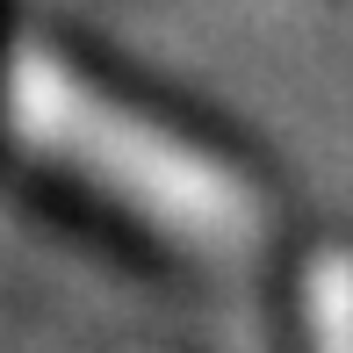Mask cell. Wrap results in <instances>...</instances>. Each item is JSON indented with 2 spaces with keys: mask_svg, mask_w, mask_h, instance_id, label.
Wrapping results in <instances>:
<instances>
[{
  "mask_svg": "<svg viewBox=\"0 0 353 353\" xmlns=\"http://www.w3.org/2000/svg\"><path fill=\"white\" fill-rule=\"evenodd\" d=\"M303 325L310 353H353V252L325 245L303 274Z\"/></svg>",
  "mask_w": 353,
  "mask_h": 353,
  "instance_id": "2",
  "label": "cell"
},
{
  "mask_svg": "<svg viewBox=\"0 0 353 353\" xmlns=\"http://www.w3.org/2000/svg\"><path fill=\"white\" fill-rule=\"evenodd\" d=\"M0 108H8V130L22 152L87 181L94 195H108L116 210L144 216L152 231L181 238V245L238 252L260 231V195L245 173H231L181 130L123 108L116 94H101L79 65H65L43 43H14Z\"/></svg>",
  "mask_w": 353,
  "mask_h": 353,
  "instance_id": "1",
  "label": "cell"
}]
</instances>
